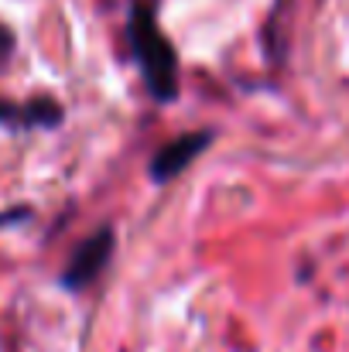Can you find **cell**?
Instances as JSON below:
<instances>
[{
	"instance_id": "4",
	"label": "cell",
	"mask_w": 349,
	"mask_h": 352,
	"mask_svg": "<svg viewBox=\"0 0 349 352\" xmlns=\"http://www.w3.org/2000/svg\"><path fill=\"white\" fill-rule=\"evenodd\" d=\"M14 52V34L0 24V65L10 58ZM62 110L52 103V100H41L34 107H14L7 100H0V123H59Z\"/></svg>"
},
{
	"instance_id": "2",
	"label": "cell",
	"mask_w": 349,
	"mask_h": 352,
	"mask_svg": "<svg viewBox=\"0 0 349 352\" xmlns=\"http://www.w3.org/2000/svg\"><path fill=\"white\" fill-rule=\"evenodd\" d=\"M110 256H114V230L103 226V230H96L89 239H83V243L76 246V253H72V260H69V267H65V274H62V284H65L69 291L89 287V284L107 270Z\"/></svg>"
},
{
	"instance_id": "3",
	"label": "cell",
	"mask_w": 349,
	"mask_h": 352,
	"mask_svg": "<svg viewBox=\"0 0 349 352\" xmlns=\"http://www.w3.org/2000/svg\"><path fill=\"white\" fill-rule=\"evenodd\" d=\"M209 140H213V133H206V130H195V133H182V137H175V140H168L161 151H154V161H151V178L158 182V185H165V182H171L175 175H182L195 157H199V151L202 147H209Z\"/></svg>"
},
{
	"instance_id": "1",
	"label": "cell",
	"mask_w": 349,
	"mask_h": 352,
	"mask_svg": "<svg viewBox=\"0 0 349 352\" xmlns=\"http://www.w3.org/2000/svg\"><path fill=\"white\" fill-rule=\"evenodd\" d=\"M130 45H134V58L144 72L151 96L158 103H171L178 96V58H175L171 41L161 34L154 10L140 0L130 10Z\"/></svg>"
}]
</instances>
